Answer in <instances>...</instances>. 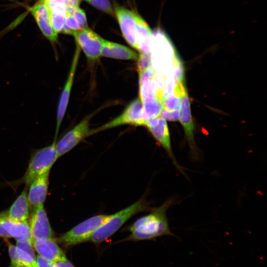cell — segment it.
Returning a JSON list of instances; mask_svg holds the SVG:
<instances>
[{
  "label": "cell",
  "mask_w": 267,
  "mask_h": 267,
  "mask_svg": "<svg viewBox=\"0 0 267 267\" xmlns=\"http://www.w3.org/2000/svg\"><path fill=\"white\" fill-rule=\"evenodd\" d=\"M145 122L142 103L140 99L137 98L132 101L120 115L107 123L89 131V135L123 125L144 126Z\"/></svg>",
  "instance_id": "obj_7"
},
{
  "label": "cell",
  "mask_w": 267,
  "mask_h": 267,
  "mask_svg": "<svg viewBox=\"0 0 267 267\" xmlns=\"http://www.w3.org/2000/svg\"><path fill=\"white\" fill-rule=\"evenodd\" d=\"M179 109L168 110L164 108L160 114V116L164 119L173 121L178 120L179 119Z\"/></svg>",
  "instance_id": "obj_28"
},
{
  "label": "cell",
  "mask_w": 267,
  "mask_h": 267,
  "mask_svg": "<svg viewBox=\"0 0 267 267\" xmlns=\"http://www.w3.org/2000/svg\"><path fill=\"white\" fill-rule=\"evenodd\" d=\"M54 264L56 267H75L67 259Z\"/></svg>",
  "instance_id": "obj_30"
},
{
  "label": "cell",
  "mask_w": 267,
  "mask_h": 267,
  "mask_svg": "<svg viewBox=\"0 0 267 267\" xmlns=\"http://www.w3.org/2000/svg\"><path fill=\"white\" fill-rule=\"evenodd\" d=\"M49 172L36 178L29 185L27 198L29 205L33 207L43 204L47 192Z\"/></svg>",
  "instance_id": "obj_18"
},
{
  "label": "cell",
  "mask_w": 267,
  "mask_h": 267,
  "mask_svg": "<svg viewBox=\"0 0 267 267\" xmlns=\"http://www.w3.org/2000/svg\"><path fill=\"white\" fill-rule=\"evenodd\" d=\"M30 11L44 36L52 44L57 42L58 34L52 27L49 10L45 2L39 0L31 8Z\"/></svg>",
  "instance_id": "obj_14"
},
{
  "label": "cell",
  "mask_w": 267,
  "mask_h": 267,
  "mask_svg": "<svg viewBox=\"0 0 267 267\" xmlns=\"http://www.w3.org/2000/svg\"><path fill=\"white\" fill-rule=\"evenodd\" d=\"M183 83L184 81H178L173 92L180 99V121L184 129L191 155L196 159L198 154L194 137V126L191 116L189 99Z\"/></svg>",
  "instance_id": "obj_6"
},
{
  "label": "cell",
  "mask_w": 267,
  "mask_h": 267,
  "mask_svg": "<svg viewBox=\"0 0 267 267\" xmlns=\"http://www.w3.org/2000/svg\"><path fill=\"white\" fill-rule=\"evenodd\" d=\"M32 243L38 256L47 261L55 263L67 259L54 238L33 240Z\"/></svg>",
  "instance_id": "obj_17"
},
{
  "label": "cell",
  "mask_w": 267,
  "mask_h": 267,
  "mask_svg": "<svg viewBox=\"0 0 267 267\" xmlns=\"http://www.w3.org/2000/svg\"><path fill=\"white\" fill-rule=\"evenodd\" d=\"M151 133L154 138L165 149L175 167L181 173L184 174L173 153L170 134L165 119L160 116L145 120L144 126Z\"/></svg>",
  "instance_id": "obj_8"
},
{
  "label": "cell",
  "mask_w": 267,
  "mask_h": 267,
  "mask_svg": "<svg viewBox=\"0 0 267 267\" xmlns=\"http://www.w3.org/2000/svg\"><path fill=\"white\" fill-rule=\"evenodd\" d=\"M36 262L37 267H56L54 263L47 261L39 256L36 257Z\"/></svg>",
  "instance_id": "obj_29"
},
{
  "label": "cell",
  "mask_w": 267,
  "mask_h": 267,
  "mask_svg": "<svg viewBox=\"0 0 267 267\" xmlns=\"http://www.w3.org/2000/svg\"><path fill=\"white\" fill-rule=\"evenodd\" d=\"M29 206L27 192L24 190L14 201L6 216L15 222H26L29 216Z\"/></svg>",
  "instance_id": "obj_21"
},
{
  "label": "cell",
  "mask_w": 267,
  "mask_h": 267,
  "mask_svg": "<svg viewBox=\"0 0 267 267\" xmlns=\"http://www.w3.org/2000/svg\"><path fill=\"white\" fill-rule=\"evenodd\" d=\"M114 12L125 40L132 47L138 50L136 25L133 12L124 7L116 5Z\"/></svg>",
  "instance_id": "obj_15"
},
{
  "label": "cell",
  "mask_w": 267,
  "mask_h": 267,
  "mask_svg": "<svg viewBox=\"0 0 267 267\" xmlns=\"http://www.w3.org/2000/svg\"><path fill=\"white\" fill-rule=\"evenodd\" d=\"M101 56L117 59L137 60V53L123 45L104 40Z\"/></svg>",
  "instance_id": "obj_20"
},
{
  "label": "cell",
  "mask_w": 267,
  "mask_h": 267,
  "mask_svg": "<svg viewBox=\"0 0 267 267\" xmlns=\"http://www.w3.org/2000/svg\"><path fill=\"white\" fill-rule=\"evenodd\" d=\"M10 262L9 267H37L33 243L30 241H18L8 245Z\"/></svg>",
  "instance_id": "obj_10"
},
{
  "label": "cell",
  "mask_w": 267,
  "mask_h": 267,
  "mask_svg": "<svg viewBox=\"0 0 267 267\" xmlns=\"http://www.w3.org/2000/svg\"><path fill=\"white\" fill-rule=\"evenodd\" d=\"M110 216V215L99 214L88 218L63 234L56 241L66 247L88 241Z\"/></svg>",
  "instance_id": "obj_4"
},
{
  "label": "cell",
  "mask_w": 267,
  "mask_h": 267,
  "mask_svg": "<svg viewBox=\"0 0 267 267\" xmlns=\"http://www.w3.org/2000/svg\"><path fill=\"white\" fill-rule=\"evenodd\" d=\"M47 6L49 10L52 27L57 34L63 29L67 6L59 4H48Z\"/></svg>",
  "instance_id": "obj_22"
},
{
  "label": "cell",
  "mask_w": 267,
  "mask_h": 267,
  "mask_svg": "<svg viewBox=\"0 0 267 267\" xmlns=\"http://www.w3.org/2000/svg\"><path fill=\"white\" fill-rule=\"evenodd\" d=\"M142 103L143 115L145 120L160 116L164 108L162 96L147 100Z\"/></svg>",
  "instance_id": "obj_23"
},
{
  "label": "cell",
  "mask_w": 267,
  "mask_h": 267,
  "mask_svg": "<svg viewBox=\"0 0 267 267\" xmlns=\"http://www.w3.org/2000/svg\"><path fill=\"white\" fill-rule=\"evenodd\" d=\"M149 209L148 202L144 197H141L130 206L110 215L109 219L93 233L89 240L95 244L103 242L114 234L133 216L138 213L147 211Z\"/></svg>",
  "instance_id": "obj_3"
},
{
  "label": "cell",
  "mask_w": 267,
  "mask_h": 267,
  "mask_svg": "<svg viewBox=\"0 0 267 267\" xmlns=\"http://www.w3.org/2000/svg\"><path fill=\"white\" fill-rule=\"evenodd\" d=\"M176 202L174 198L167 199L148 215L136 220L128 227L131 234L124 240L139 241L174 235L170 228L166 212Z\"/></svg>",
  "instance_id": "obj_1"
},
{
  "label": "cell",
  "mask_w": 267,
  "mask_h": 267,
  "mask_svg": "<svg viewBox=\"0 0 267 267\" xmlns=\"http://www.w3.org/2000/svg\"><path fill=\"white\" fill-rule=\"evenodd\" d=\"M72 35L88 60L93 61L100 58L103 38L88 27L75 32Z\"/></svg>",
  "instance_id": "obj_9"
},
{
  "label": "cell",
  "mask_w": 267,
  "mask_h": 267,
  "mask_svg": "<svg viewBox=\"0 0 267 267\" xmlns=\"http://www.w3.org/2000/svg\"><path fill=\"white\" fill-rule=\"evenodd\" d=\"M58 158L55 138L51 144L37 150L33 154L23 178L24 182L29 185L38 177L50 171Z\"/></svg>",
  "instance_id": "obj_5"
},
{
  "label": "cell",
  "mask_w": 267,
  "mask_h": 267,
  "mask_svg": "<svg viewBox=\"0 0 267 267\" xmlns=\"http://www.w3.org/2000/svg\"><path fill=\"white\" fill-rule=\"evenodd\" d=\"M29 225L32 241L54 238L44 204L34 207Z\"/></svg>",
  "instance_id": "obj_13"
},
{
  "label": "cell",
  "mask_w": 267,
  "mask_h": 267,
  "mask_svg": "<svg viewBox=\"0 0 267 267\" xmlns=\"http://www.w3.org/2000/svg\"><path fill=\"white\" fill-rule=\"evenodd\" d=\"M137 60L138 73L151 66L150 54L140 53L138 55Z\"/></svg>",
  "instance_id": "obj_27"
},
{
  "label": "cell",
  "mask_w": 267,
  "mask_h": 267,
  "mask_svg": "<svg viewBox=\"0 0 267 267\" xmlns=\"http://www.w3.org/2000/svg\"><path fill=\"white\" fill-rule=\"evenodd\" d=\"M97 8L107 14L114 15L113 10L109 0H84Z\"/></svg>",
  "instance_id": "obj_24"
},
{
  "label": "cell",
  "mask_w": 267,
  "mask_h": 267,
  "mask_svg": "<svg viewBox=\"0 0 267 267\" xmlns=\"http://www.w3.org/2000/svg\"><path fill=\"white\" fill-rule=\"evenodd\" d=\"M136 30V40L138 51L150 54L152 37V31L145 21L136 12H133Z\"/></svg>",
  "instance_id": "obj_19"
},
{
  "label": "cell",
  "mask_w": 267,
  "mask_h": 267,
  "mask_svg": "<svg viewBox=\"0 0 267 267\" xmlns=\"http://www.w3.org/2000/svg\"><path fill=\"white\" fill-rule=\"evenodd\" d=\"M89 116L85 118L56 142L58 157L70 151L83 139L89 136Z\"/></svg>",
  "instance_id": "obj_11"
},
{
  "label": "cell",
  "mask_w": 267,
  "mask_h": 267,
  "mask_svg": "<svg viewBox=\"0 0 267 267\" xmlns=\"http://www.w3.org/2000/svg\"><path fill=\"white\" fill-rule=\"evenodd\" d=\"M150 56L153 69L166 77L179 60L171 40L159 28L152 32Z\"/></svg>",
  "instance_id": "obj_2"
},
{
  "label": "cell",
  "mask_w": 267,
  "mask_h": 267,
  "mask_svg": "<svg viewBox=\"0 0 267 267\" xmlns=\"http://www.w3.org/2000/svg\"><path fill=\"white\" fill-rule=\"evenodd\" d=\"M0 237L14 238L16 240L32 241V235L28 221L15 222L7 216H0Z\"/></svg>",
  "instance_id": "obj_16"
},
{
  "label": "cell",
  "mask_w": 267,
  "mask_h": 267,
  "mask_svg": "<svg viewBox=\"0 0 267 267\" xmlns=\"http://www.w3.org/2000/svg\"><path fill=\"white\" fill-rule=\"evenodd\" d=\"M80 53V49L78 45L73 58L67 78L58 100L56 113L55 138H56L58 134L60 127L64 119L68 105L74 79L79 61Z\"/></svg>",
  "instance_id": "obj_12"
},
{
  "label": "cell",
  "mask_w": 267,
  "mask_h": 267,
  "mask_svg": "<svg viewBox=\"0 0 267 267\" xmlns=\"http://www.w3.org/2000/svg\"><path fill=\"white\" fill-rule=\"evenodd\" d=\"M68 7L79 23L81 29L88 27L86 14L84 10L79 6H68Z\"/></svg>",
  "instance_id": "obj_26"
},
{
  "label": "cell",
  "mask_w": 267,
  "mask_h": 267,
  "mask_svg": "<svg viewBox=\"0 0 267 267\" xmlns=\"http://www.w3.org/2000/svg\"><path fill=\"white\" fill-rule=\"evenodd\" d=\"M164 108L168 110L179 109L180 100L179 97L173 92L168 97L163 99Z\"/></svg>",
  "instance_id": "obj_25"
}]
</instances>
